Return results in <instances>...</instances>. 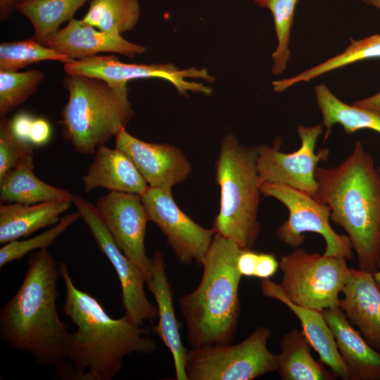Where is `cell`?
Wrapping results in <instances>:
<instances>
[{
	"instance_id": "1",
	"label": "cell",
	"mask_w": 380,
	"mask_h": 380,
	"mask_svg": "<svg viewBox=\"0 0 380 380\" xmlns=\"http://www.w3.org/2000/svg\"><path fill=\"white\" fill-rule=\"evenodd\" d=\"M58 267L65 288L63 312L77 328L70 334L66 360L70 367L60 370L62 375L66 373L64 377L112 380L120 373L127 356L157 350L146 329L126 315L111 317L96 298L75 286L65 262Z\"/></svg>"
},
{
	"instance_id": "2",
	"label": "cell",
	"mask_w": 380,
	"mask_h": 380,
	"mask_svg": "<svg viewBox=\"0 0 380 380\" xmlns=\"http://www.w3.org/2000/svg\"><path fill=\"white\" fill-rule=\"evenodd\" d=\"M56 260L47 248L33 251L25 277L0 312V338L43 367H59L67 358L70 334L56 307Z\"/></svg>"
},
{
	"instance_id": "3",
	"label": "cell",
	"mask_w": 380,
	"mask_h": 380,
	"mask_svg": "<svg viewBox=\"0 0 380 380\" xmlns=\"http://www.w3.org/2000/svg\"><path fill=\"white\" fill-rule=\"evenodd\" d=\"M313 196L327 205L331 220L343 228L359 269L374 273L380 244V172L362 143L336 166L319 167Z\"/></svg>"
},
{
	"instance_id": "4",
	"label": "cell",
	"mask_w": 380,
	"mask_h": 380,
	"mask_svg": "<svg viewBox=\"0 0 380 380\" xmlns=\"http://www.w3.org/2000/svg\"><path fill=\"white\" fill-rule=\"evenodd\" d=\"M241 250L234 241L215 234L202 264L198 285L179 297L191 348L232 343L241 310L242 276L237 268Z\"/></svg>"
},
{
	"instance_id": "5",
	"label": "cell",
	"mask_w": 380,
	"mask_h": 380,
	"mask_svg": "<svg viewBox=\"0 0 380 380\" xmlns=\"http://www.w3.org/2000/svg\"><path fill=\"white\" fill-rule=\"evenodd\" d=\"M257 159L258 146H246L228 134L221 141L215 163L220 205L213 229L243 249H252L260 229L262 193Z\"/></svg>"
},
{
	"instance_id": "6",
	"label": "cell",
	"mask_w": 380,
	"mask_h": 380,
	"mask_svg": "<svg viewBox=\"0 0 380 380\" xmlns=\"http://www.w3.org/2000/svg\"><path fill=\"white\" fill-rule=\"evenodd\" d=\"M68 99L59 124L65 140L80 153L91 154L104 145L134 117L127 86H113L83 75H66Z\"/></svg>"
},
{
	"instance_id": "7",
	"label": "cell",
	"mask_w": 380,
	"mask_h": 380,
	"mask_svg": "<svg viewBox=\"0 0 380 380\" xmlns=\"http://www.w3.org/2000/svg\"><path fill=\"white\" fill-rule=\"evenodd\" d=\"M271 330L256 327L236 344L191 348L187 353V380H252L277 372L278 355L269 350Z\"/></svg>"
},
{
	"instance_id": "8",
	"label": "cell",
	"mask_w": 380,
	"mask_h": 380,
	"mask_svg": "<svg viewBox=\"0 0 380 380\" xmlns=\"http://www.w3.org/2000/svg\"><path fill=\"white\" fill-rule=\"evenodd\" d=\"M347 259L339 255L309 253L297 248L282 256L279 284L293 303L324 311L339 305V293L349 277Z\"/></svg>"
},
{
	"instance_id": "9",
	"label": "cell",
	"mask_w": 380,
	"mask_h": 380,
	"mask_svg": "<svg viewBox=\"0 0 380 380\" xmlns=\"http://www.w3.org/2000/svg\"><path fill=\"white\" fill-rule=\"evenodd\" d=\"M260 191L265 196L279 201L289 211L288 219L277 232V238L284 244L298 248L305 241V233H317L325 241L323 254L353 260L352 244L347 235L339 234L331 227V210L327 205L308 193L286 185L261 182Z\"/></svg>"
},
{
	"instance_id": "10",
	"label": "cell",
	"mask_w": 380,
	"mask_h": 380,
	"mask_svg": "<svg viewBox=\"0 0 380 380\" xmlns=\"http://www.w3.org/2000/svg\"><path fill=\"white\" fill-rule=\"evenodd\" d=\"M323 132L319 124L298 126L300 146L292 153L280 151V140L273 146L258 145L257 166L260 182L289 186L314 196L317 187L316 169L320 161L329 156L327 148L315 152L317 140Z\"/></svg>"
},
{
	"instance_id": "11",
	"label": "cell",
	"mask_w": 380,
	"mask_h": 380,
	"mask_svg": "<svg viewBox=\"0 0 380 380\" xmlns=\"http://www.w3.org/2000/svg\"><path fill=\"white\" fill-rule=\"evenodd\" d=\"M72 203L89 228L98 248L106 256L117 273L121 286L125 315L139 326H142L146 320L157 318V307L149 301L145 292L146 279L144 274L116 244L95 205L79 195H74Z\"/></svg>"
},
{
	"instance_id": "12",
	"label": "cell",
	"mask_w": 380,
	"mask_h": 380,
	"mask_svg": "<svg viewBox=\"0 0 380 380\" xmlns=\"http://www.w3.org/2000/svg\"><path fill=\"white\" fill-rule=\"evenodd\" d=\"M141 199L149 221L165 235L178 262L202 266L215 234L214 229L202 227L183 212L172 189L149 186Z\"/></svg>"
},
{
	"instance_id": "13",
	"label": "cell",
	"mask_w": 380,
	"mask_h": 380,
	"mask_svg": "<svg viewBox=\"0 0 380 380\" xmlns=\"http://www.w3.org/2000/svg\"><path fill=\"white\" fill-rule=\"evenodd\" d=\"M66 75H83L103 80L113 86H127L131 80L159 78L174 85L180 94L186 91L210 95L213 90L203 83L189 82L187 78L214 81L205 69L190 68L179 70L172 64H135L120 61L114 55L94 56L64 64Z\"/></svg>"
},
{
	"instance_id": "14",
	"label": "cell",
	"mask_w": 380,
	"mask_h": 380,
	"mask_svg": "<svg viewBox=\"0 0 380 380\" xmlns=\"http://www.w3.org/2000/svg\"><path fill=\"white\" fill-rule=\"evenodd\" d=\"M95 207L116 244L140 269L146 280L152 260L146 253L145 236L149 220L141 196L109 191L98 198Z\"/></svg>"
},
{
	"instance_id": "15",
	"label": "cell",
	"mask_w": 380,
	"mask_h": 380,
	"mask_svg": "<svg viewBox=\"0 0 380 380\" xmlns=\"http://www.w3.org/2000/svg\"><path fill=\"white\" fill-rule=\"evenodd\" d=\"M115 139V147L129 157L149 186L172 189L185 181L191 172L190 161L172 144L146 142L125 129Z\"/></svg>"
},
{
	"instance_id": "16",
	"label": "cell",
	"mask_w": 380,
	"mask_h": 380,
	"mask_svg": "<svg viewBox=\"0 0 380 380\" xmlns=\"http://www.w3.org/2000/svg\"><path fill=\"white\" fill-rule=\"evenodd\" d=\"M57 52L74 60L89 58L101 53H120L133 58L146 51L144 46L125 39L121 34L100 30L72 18L43 43Z\"/></svg>"
},
{
	"instance_id": "17",
	"label": "cell",
	"mask_w": 380,
	"mask_h": 380,
	"mask_svg": "<svg viewBox=\"0 0 380 380\" xmlns=\"http://www.w3.org/2000/svg\"><path fill=\"white\" fill-rule=\"evenodd\" d=\"M151 260V271L146 284L155 298L158 310V322L153 331L172 354L176 379L187 380L186 360L189 350L181 339L173 303L174 293L162 253L156 251Z\"/></svg>"
},
{
	"instance_id": "18",
	"label": "cell",
	"mask_w": 380,
	"mask_h": 380,
	"mask_svg": "<svg viewBox=\"0 0 380 380\" xmlns=\"http://www.w3.org/2000/svg\"><path fill=\"white\" fill-rule=\"evenodd\" d=\"M339 307L365 341L380 352V289L374 273L350 269Z\"/></svg>"
},
{
	"instance_id": "19",
	"label": "cell",
	"mask_w": 380,
	"mask_h": 380,
	"mask_svg": "<svg viewBox=\"0 0 380 380\" xmlns=\"http://www.w3.org/2000/svg\"><path fill=\"white\" fill-rule=\"evenodd\" d=\"M261 290L265 296L279 300L296 315L300 320L303 334L318 353L321 362L329 367L337 378L349 380L346 365L323 311L293 303L284 294L280 285L270 279H263Z\"/></svg>"
},
{
	"instance_id": "20",
	"label": "cell",
	"mask_w": 380,
	"mask_h": 380,
	"mask_svg": "<svg viewBox=\"0 0 380 380\" xmlns=\"http://www.w3.org/2000/svg\"><path fill=\"white\" fill-rule=\"evenodd\" d=\"M84 189L90 192L97 188L109 191L142 196L149 187L132 160L122 150L99 146L94 160L82 177Z\"/></svg>"
},
{
	"instance_id": "21",
	"label": "cell",
	"mask_w": 380,
	"mask_h": 380,
	"mask_svg": "<svg viewBox=\"0 0 380 380\" xmlns=\"http://www.w3.org/2000/svg\"><path fill=\"white\" fill-rule=\"evenodd\" d=\"M349 380H380V352L354 329L339 306L323 311Z\"/></svg>"
},
{
	"instance_id": "22",
	"label": "cell",
	"mask_w": 380,
	"mask_h": 380,
	"mask_svg": "<svg viewBox=\"0 0 380 380\" xmlns=\"http://www.w3.org/2000/svg\"><path fill=\"white\" fill-rule=\"evenodd\" d=\"M72 203L62 200L32 205L1 203L0 243L27 237L39 229L56 224Z\"/></svg>"
},
{
	"instance_id": "23",
	"label": "cell",
	"mask_w": 380,
	"mask_h": 380,
	"mask_svg": "<svg viewBox=\"0 0 380 380\" xmlns=\"http://www.w3.org/2000/svg\"><path fill=\"white\" fill-rule=\"evenodd\" d=\"M33 159L18 165L0 177L1 203L26 205L70 200L75 194L49 184L33 172Z\"/></svg>"
},
{
	"instance_id": "24",
	"label": "cell",
	"mask_w": 380,
	"mask_h": 380,
	"mask_svg": "<svg viewBox=\"0 0 380 380\" xmlns=\"http://www.w3.org/2000/svg\"><path fill=\"white\" fill-rule=\"evenodd\" d=\"M312 347L303 331L293 329L280 342L277 372L283 380H334L337 377L311 354Z\"/></svg>"
},
{
	"instance_id": "25",
	"label": "cell",
	"mask_w": 380,
	"mask_h": 380,
	"mask_svg": "<svg viewBox=\"0 0 380 380\" xmlns=\"http://www.w3.org/2000/svg\"><path fill=\"white\" fill-rule=\"evenodd\" d=\"M315 92L323 124L326 127L325 139L335 124L341 125L348 134L361 129H371L380 134V113L345 103L324 84L315 86Z\"/></svg>"
},
{
	"instance_id": "26",
	"label": "cell",
	"mask_w": 380,
	"mask_h": 380,
	"mask_svg": "<svg viewBox=\"0 0 380 380\" xmlns=\"http://www.w3.org/2000/svg\"><path fill=\"white\" fill-rule=\"evenodd\" d=\"M91 0H27L16 7L32 23V38L43 44L65 22Z\"/></svg>"
},
{
	"instance_id": "27",
	"label": "cell",
	"mask_w": 380,
	"mask_h": 380,
	"mask_svg": "<svg viewBox=\"0 0 380 380\" xmlns=\"http://www.w3.org/2000/svg\"><path fill=\"white\" fill-rule=\"evenodd\" d=\"M376 58H380V34L357 41L352 40L343 53L296 76L273 82V89L275 92L281 93L295 84L308 82L323 74L357 61Z\"/></svg>"
},
{
	"instance_id": "28",
	"label": "cell",
	"mask_w": 380,
	"mask_h": 380,
	"mask_svg": "<svg viewBox=\"0 0 380 380\" xmlns=\"http://www.w3.org/2000/svg\"><path fill=\"white\" fill-rule=\"evenodd\" d=\"M139 16V0H91L82 20L100 30L121 34L132 30Z\"/></svg>"
},
{
	"instance_id": "29",
	"label": "cell",
	"mask_w": 380,
	"mask_h": 380,
	"mask_svg": "<svg viewBox=\"0 0 380 380\" xmlns=\"http://www.w3.org/2000/svg\"><path fill=\"white\" fill-rule=\"evenodd\" d=\"M43 61H55L66 64L75 60L46 46L32 37L0 44V71L17 72Z\"/></svg>"
},
{
	"instance_id": "30",
	"label": "cell",
	"mask_w": 380,
	"mask_h": 380,
	"mask_svg": "<svg viewBox=\"0 0 380 380\" xmlns=\"http://www.w3.org/2000/svg\"><path fill=\"white\" fill-rule=\"evenodd\" d=\"M44 75L31 69L23 72L0 71V118H5L37 92Z\"/></svg>"
},
{
	"instance_id": "31",
	"label": "cell",
	"mask_w": 380,
	"mask_h": 380,
	"mask_svg": "<svg viewBox=\"0 0 380 380\" xmlns=\"http://www.w3.org/2000/svg\"><path fill=\"white\" fill-rule=\"evenodd\" d=\"M262 8H268L273 16L277 46L272 53V72L279 75L286 69L290 56L289 44L295 8L298 0H253Z\"/></svg>"
},
{
	"instance_id": "32",
	"label": "cell",
	"mask_w": 380,
	"mask_h": 380,
	"mask_svg": "<svg viewBox=\"0 0 380 380\" xmlns=\"http://www.w3.org/2000/svg\"><path fill=\"white\" fill-rule=\"evenodd\" d=\"M80 218V215L77 210L63 216L52 227L35 236L21 241L14 240L4 244L0 248V267L21 260L27 253L47 248Z\"/></svg>"
},
{
	"instance_id": "33",
	"label": "cell",
	"mask_w": 380,
	"mask_h": 380,
	"mask_svg": "<svg viewBox=\"0 0 380 380\" xmlns=\"http://www.w3.org/2000/svg\"><path fill=\"white\" fill-rule=\"evenodd\" d=\"M34 146L16 138L11 132L9 119L0 121V177L21 163L33 159Z\"/></svg>"
},
{
	"instance_id": "34",
	"label": "cell",
	"mask_w": 380,
	"mask_h": 380,
	"mask_svg": "<svg viewBox=\"0 0 380 380\" xmlns=\"http://www.w3.org/2000/svg\"><path fill=\"white\" fill-rule=\"evenodd\" d=\"M34 117L27 112H19L9 119L11 133L18 139L29 141L30 133Z\"/></svg>"
},
{
	"instance_id": "35",
	"label": "cell",
	"mask_w": 380,
	"mask_h": 380,
	"mask_svg": "<svg viewBox=\"0 0 380 380\" xmlns=\"http://www.w3.org/2000/svg\"><path fill=\"white\" fill-rule=\"evenodd\" d=\"M51 127L48 120L42 117L34 118L29 137V141L34 147L46 145L51 137Z\"/></svg>"
},
{
	"instance_id": "36",
	"label": "cell",
	"mask_w": 380,
	"mask_h": 380,
	"mask_svg": "<svg viewBox=\"0 0 380 380\" xmlns=\"http://www.w3.org/2000/svg\"><path fill=\"white\" fill-rule=\"evenodd\" d=\"M279 268V261L274 254L258 252L254 277L270 279Z\"/></svg>"
},
{
	"instance_id": "37",
	"label": "cell",
	"mask_w": 380,
	"mask_h": 380,
	"mask_svg": "<svg viewBox=\"0 0 380 380\" xmlns=\"http://www.w3.org/2000/svg\"><path fill=\"white\" fill-rule=\"evenodd\" d=\"M258 252L241 248L237 258V268L242 277H254Z\"/></svg>"
},
{
	"instance_id": "38",
	"label": "cell",
	"mask_w": 380,
	"mask_h": 380,
	"mask_svg": "<svg viewBox=\"0 0 380 380\" xmlns=\"http://www.w3.org/2000/svg\"><path fill=\"white\" fill-rule=\"evenodd\" d=\"M27 0H0V20L4 22L8 20L16 7Z\"/></svg>"
},
{
	"instance_id": "39",
	"label": "cell",
	"mask_w": 380,
	"mask_h": 380,
	"mask_svg": "<svg viewBox=\"0 0 380 380\" xmlns=\"http://www.w3.org/2000/svg\"><path fill=\"white\" fill-rule=\"evenodd\" d=\"M353 104L380 113V91L370 97L356 101Z\"/></svg>"
},
{
	"instance_id": "40",
	"label": "cell",
	"mask_w": 380,
	"mask_h": 380,
	"mask_svg": "<svg viewBox=\"0 0 380 380\" xmlns=\"http://www.w3.org/2000/svg\"><path fill=\"white\" fill-rule=\"evenodd\" d=\"M365 4L380 9V0H362Z\"/></svg>"
},
{
	"instance_id": "41",
	"label": "cell",
	"mask_w": 380,
	"mask_h": 380,
	"mask_svg": "<svg viewBox=\"0 0 380 380\" xmlns=\"http://www.w3.org/2000/svg\"><path fill=\"white\" fill-rule=\"evenodd\" d=\"M375 281L380 289V270H377L374 273Z\"/></svg>"
},
{
	"instance_id": "42",
	"label": "cell",
	"mask_w": 380,
	"mask_h": 380,
	"mask_svg": "<svg viewBox=\"0 0 380 380\" xmlns=\"http://www.w3.org/2000/svg\"><path fill=\"white\" fill-rule=\"evenodd\" d=\"M379 172H380V166L378 167ZM377 270H380V244H379V255H378V261H377Z\"/></svg>"
}]
</instances>
